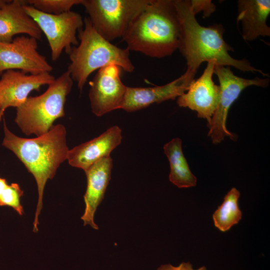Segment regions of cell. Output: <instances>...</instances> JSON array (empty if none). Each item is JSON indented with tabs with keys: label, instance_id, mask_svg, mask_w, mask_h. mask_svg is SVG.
Here are the masks:
<instances>
[{
	"label": "cell",
	"instance_id": "6da1fadb",
	"mask_svg": "<svg viewBox=\"0 0 270 270\" xmlns=\"http://www.w3.org/2000/svg\"><path fill=\"white\" fill-rule=\"evenodd\" d=\"M174 3L180 28L178 49L186 60L187 68L183 74L189 84L194 80L200 65L212 60L219 65L232 66L242 72H258L269 76L252 66L246 59L232 57L229 52L233 51V48L224 40V26L220 24L207 27L200 24L190 0H174Z\"/></svg>",
	"mask_w": 270,
	"mask_h": 270
},
{
	"label": "cell",
	"instance_id": "7a4b0ae2",
	"mask_svg": "<svg viewBox=\"0 0 270 270\" xmlns=\"http://www.w3.org/2000/svg\"><path fill=\"white\" fill-rule=\"evenodd\" d=\"M4 131L2 146L17 156L36 181L38 200L33 222V232H36L43 206L46 184L48 180L54 178L60 165L67 160L69 148L66 128L63 124H58L44 134L34 138H24L12 133L4 120Z\"/></svg>",
	"mask_w": 270,
	"mask_h": 270
},
{
	"label": "cell",
	"instance_id": "3957f363",
	"mask_svg": "<svg viewBox=\"0 0 270 270\" xmlns=\"http://www.w3.org/2000/svg\"><path fill=\"white\" fill-rule=\"evenodd\" d=\"M180 34L174 0H150L122 38L130 51L160 58L178 50Z\"/></svg>",
	"mask_w": 270,
	"mask_h": 270
},
{
	"label": "cell",
	"instance_id": "277c9868",
	"mask_svg": "<svg viewBox=\"0 0 270 270\" xmlns=\"http://www.w3.org/2000/svg\"><path fill=\"white\" fill-rule=\"evenodd\" d=\"M80 40L68 54L70 63L67 72L82 92L90 75L110 64L119 66L131 72L134 66L130 58V50L106 40L93 27L88 17L84 18V26L78 31Z\"/></svg>",
	"mask_w": 270,
	"mask_h": 270
},
{
	"label": "cell",
	"instance_id": "5b68a950",
	"mask_svg": "<svg viewBox=\"0 0 270 270\" xmlns=\"http://www.w3.org/2000/svg\"><path fill=\"white\" fill-rule=\"evenodd\" d=\"M73 84L66 71L48 85L42 94L28 96L16 108L14 122L21 131L26 136H36L47 132L56 120L64 116V104Z\"/></svg>",
	"mask_w": 270,
	"mask_h": 270
},
{
	"label": "cell",
	"instance_id": "8992f818",
	"mask_svg": "<svg viewBox=\"0 0 270 270\" xmlns=\"http://www.w3.org/2000/svg\"><path fill=\"white\" fill-rule=\"evenodd\" d=\"M150 0H82L91 23L103 38L110 42L122 38Z\"/></svg>",
	"mask_w": 270,
	"mask_h": 270
},
{
	"label": "cell",
	"instance_id": "52a82bcc",
	"mask_svg": "<svg viewBox=\"0 0 270 270\" xmlns=\"http://www.w3.org/2000/svg\"><path fill=\"white\" fill-rule=\"evenodd\" d=\"M214 73L219 80L220 93L218 105L208 126L209 128L208 136L213 144H218L226 136H228L233 140L236 138V136L227 130L226 124L230 108L241 92L251 86L267 87L270 78L258 77L252 79L242 78L236 76L230 66L216 64L214 66Z\"/></svg>",
	"mask_w": 270,
	"mask_h": 270
},
{
	"label": "cell",
	"instance_id": "ba28073f",
	"mask_svg": "<svg viewBox=\"0 0 270 270\" xmlns=\"http://www.w3.org/2000/svg\"><path fill=\"white\" fill-rule=\"evenodd\" d=\"M24 8L45 34L52 60H58L63 50L68 54L72 46L78 45L76 35L84 26V20L80 14L70 10L55 15L42 12L26 4Z\"/></svg>",
	"mask_w": 270,
	"mask_h": 270
},
{
	"label": "cell",
	"instance_id": "9c48e42d",
	"mask_svg": "<svg viewBox=\"0 0 270 270\" xmlns=\"http://www.w3.org/2000/svg\"><path fill=\"white\" fill-rule=\"evenodd\" d=\"M38 47L36 39L24 35L14 38L10 42H0V76L9 70L30 74L50 73L53 68Z\"/></svg>",
	"mask_w": 270,
	"mask_h": 270
},
{
	"label": "cell",
	"instance_id": "30bf717a",
	"mask_svg": "<svg viewBox=\"0 0 270 270\" xmlns=\"http://www.w3.org/2000/svg\"><path fill=\"white\" fill-rule=\"evenodd\" d=\"M122 70L116 64L106 66L99 69L90 82L88 97L95 116L120 109L127 88L120 78Z\"/></svg>",
	"mask_w": 270,
	"mask_h": 270
},
{
	"label": "cell",
	"instance_id": "8fae6325",
	"mask_svg": "<svg viewBox=\"0 0 270 270\" xmlns=\"http://www.w3.org/2000/svg\"><path fill=\"white\" fill-rule=\"evenodd\" d=\"M216 62H208L203 73L190 84L188 90L178 98L180 107L188 108L197 112L198 117L206 119L208 126L218 105L220 89L212 80Z\"/></svg>",
	"mask_w": 270,
	"mask_h": 270
},
{
	"label": "cell",
	"instance_id": "7c38bea8",
	"mask_svg": "<svg viewBox=\"0 0 270 270\" xmlns=\"http://www.w3.org/2000/svg\"><path fill=\"white\" fill-rule=\"evenodd\" d=\"M55 79L50 72L30 74L15 70L5 71L0 79V122L6 108H18L32 91H40L42 86Z\"/></svg>",
	"mask_w": 270,
	"mask_h": 270
},
{
	"label": "cell",
	"instance_id": "4fadbf2b",
	"mask_svg": "<svg viewBox=\"0 0 270 270\" xmlns=\"http://www.w3.org/2000/svg\"><path fill=\"white\" fill-rule=\"evenodd\" d=\"M122 133L118 126H113L99 136L69 150L68 164L85 171L99 160L110 156V153L122 142Z\"/></svg>",
	"mask_w": 270,
	"mask_h": 270
},
{
	"label": "cell",
	"instance_id": "5bb4252c",
	"mask_svg": "<svg viewBox=\"0 0 270 270\" xmlns=\"http://www.w3.org/2000/svg\"><path fill=\"white\" fill-rule=\"evenodd\" d=\"M190 84L184 74L164 85L152 87L126 88L120 109L133 112L148 107L153 104L174 100L184 93Z\"/></svg>",
	"mask_w": 270,
	"mask_h": 270
},
{
	"label": "cell",
	"instance_id": "9a60e30c",
	"mask_svg": "<svg viewBox=\"0 0 270 270\" xmlns=\"http://www.w3.org/2000/svg\"><path fill=\"white\" fill-rule=\"evenodd\" d=\"M112 166V160L109 156L99 160L84 171L87 180L84 197L85 209L81 216L84 226L90 225L95 230L98 229L94 221V214L104 199L110 180Z\"/></svg>",
	"mask_w": 270,
	"mask_h": 270
},
{
	"label": "cell",
	"instance_id": "2e32d148",
	"mask_svg": "<svg viewBox=\"0 0 270 270\" xmlns=\"http://www.w3.org/2000/svg\"><path fill=\"white\" fill-rule=\"evenodd\" d=\"M26 1L8 0L0 8V42H10L18 34L41 40L42 32L24 10Z\"/></svg>",
	"mask_w": 270,
	"mask_h": 270
},
{
	"label": "cell",
	"instance_id": "e0dca14e",
	"mask_svg": "<svg viewBox=\"0 0 270 270\" xmlns=\"http://www.w3.org/2000/svg\"><path fill=\"white\" fill-rule=\"evenodd\" d=\"M238 8L237 22H241L244 40L270 36V28L266 24L270 13V0H238Z\"/></svg>",
	"mask_w": 270,
	"mask_h": 270
},
{
	"label": "cell",
	"instance_id": "ac0fdd59",
	"mask_svg": "<svg viewBox=\"0 0 270 270\" xmlns=\"http://www.w3.org/2000/svg\"><path fill=\"white\" fill-rule=\"evenodd\" d=\"M163 148L170 162V181L178 188L196 186L197 178L192 172L184 156L182 140L178 138H174L166 143Z\"/></svg>",
	"mask_w": 270,
	"mask_h": 270
},
{
	"label": "cell",
	"instance_id": "d6986e66",
	"mask_svg": "<svg viewBox=\"0 0 270 270\" xmlns=\"http://www.w3.org/2000/svg\"><path fill=\"white\" fill-rule=\"evenodd\" d=\"M240 194L236 188H231L224 196L222 204L213 213L214 226L220 232L229 230L241 220L242 212L238 202Z\"/></svg>",
	"mask_w": 270,
	"mask_h": 270
},
{
	"label": "cell",
	"instance_id": "ffe728a7",
	"mask_svg": "<svg viewBox=\"0 0 270 270\" xmlns=\"http://www.w3.org/2000/svg\"><path fill=\"white\" fill-rule=\"evenodd\" d=\"M82 1V0H28L26 2L42 12L57 15L70 11L74 6L81 4Z\"/></svg>",
	"mask_w": 270,
	"mask_h": 270
},
{
	"label": "cell",
	"instance_id": "44dd1931",
	"mask_svg": "<svg viewBox=\"0 0 270 270\" xmlns=\"http://www.w3.org/2000/svg\"><path fill=\"white\" fill-rule=\"evenodd\" d=\"M24 192L18 184H8L0 195V206L11 207L20 216H22L24 210L20 203V198Z\"/></svg>",
	"mask_w": 270,
	"mask_h": 270
},
{
	"label": "cell",
	"instance_id": "7402d4cb",
	"mask_svg": "<svg viewBox=\"0 0 270 270\" xmlns=\"http://www.w3.org/2000/svg\"><path fill=\"white\" fill-rule=\"evenodd\" d=\"M190 2L196 14L202 11L204 16H208L216 10V6L211 0H192Z\"/></svg>",
	"mask_w": 270,
	"mask_h": 270
},
{
	"label": "cell",
	"instance_id": "603a6c76",
	"mask_svg": "<svg viewBox=\"0 0 270 270\" xmlns=\"http://www.w3.org/2000/svg\"><path fill=\"white\" fill-rule=\"evenodd\" d=\"M156 270H206V268L204 266L194 269L190 262H182L177 266H174L170 264H162Z\"/></svg>",
	"mask_w": 270,
	"mask_h": 270
},
{
	"label": "cell",
	"instance_id": "cb8c5ba5",
	"mask_svg": "<svg viewBox=\"0 0 270 270\" xmlns=\"http://www.w3.org/2000/svg\"><path fill=\"white\" fill-rule=\"evenodd\" d=\"M8 185L6 180L0 177V195Z\"/></svg>",
	"mask_w": 270,
	"mask_h": 270
},
{
	"label": "cell",
	"instance_id": "d4e9b609",
	"mask_svg": "<svg viewBox=\"0 0 270 270\" xmlns=\"http://www.w3.org/2000/svg\"><path fill=\"white\" fill-rule=\"evenodd\" d=\"M8 0H0V8H1L5 4H6Z\"/></svg>",
	"mask_w": 270,
	"mask_h": 270
},
{
	"label": "cell",
	"instance_id": "484cf974",
	"mask_svg": "<svg viewBox=\"0 0 270 270\" xmlns=\"http://www.w3.org/2000/svg\"></svg>",
	"mask_w": 270,
	"mask_h": 270
}]
</instances>
